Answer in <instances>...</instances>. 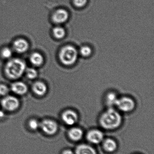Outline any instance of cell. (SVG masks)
I'll list each match as a JSON object with an SVG mask.
<instances>
[{
    "instance_id": "cell-1",
    "label": "cell",
    "mask_w": 154,
    "mask_h": 154,
    "mask_svg": "<svg viewBox=\"0 0 154 154\" xmlns=\"http://www.w3.org/2000/svg\"><path fill=\"white\" fill-rule=\"evenodd\" d=\"M26 68L24 60L19 58H12L8 60L5 64L4 71L9 79L16 80L23 75Z\"/></svg>"
},
{
    "instance_id": "cell-2",
    "label": "cell",
    "mask_w": 154,
    "mask_h": 154,
    "mask_svg": "<svg viewBox=\"0 0 154 154\" xmlns=\"http://www.w3.org/2000/svg\"><path fill=\"white\" fill-rule=\"evenodd\" d=\"M122 122L121 115L112 108L103 113L99 119L100 125L107 130H114L118 128L121 125Z\"/></svg>"
},
{
    "instance_id": "cell-3",
    "label": "cell",
    "mask_w": 154,
    "mask_h": 154,
    "mask_svg": "<svg viewBox=\"0 0 154 154\" xmlns=\"http://www.w3.org/2000/svg\"><path fill=\"white\" fill-rule=\"evenodd\" d=\"M59 57L61 62L66 66L74 65L78 58V51L76 48L71 46H66L60 51Z\"/></svg>"
},
{
    "instance_id": "cell-4",
    "label": "cell",
    "mask_w": 154,
    "mask_h": 154,
    "mask_svg": "<svg viewBox=\"0 0 154 154\" xmlns=\"http://www.w3.org/2000/svg\"><path fill=\"white\" fill-rule=\"evenodd\" d=\"M1 104L4 109L9 112H12L19 107L20 102L15 96L8 95L4 97L1 100Z\"/></svg>"
},
{
    "instance_id": "cell-5",
    "label": "cell",
    "mask_w": 154,
    "mask_h": 154,
    "mask_svg": "<svg viewBox=\"0 0 154 154\" xmlns=\"http://www.w3.org/2000/svg\"><path fill=\"white\" fill-rule=\"evenodd\" d=\"M39 129L45 134L52 136L57 133L58 126V124L54 120L44 119L40 122Z\"/></svg>"
},
{
    "instance_id": "cell-6",
    "label": "cell",
    "mask_w": 154,
    "mask_h": 154,
    "mask_svg": "<svg viewBox=\"0 0 154 154\" xmlns=\"http://www.w3.org/2000/svg\"><path fill=\"white\" fill-rule=\"evenodd\" d=\"M116 106L123 112H129L134 110L135 107V103L131 98L123 97L118 99Z\"/></svg>"
},
{
    "instance_id": "cell-7",
    "label": "cell",
    "mask_w": 154,
    "mask_h": 154,
    "mask_svg": "<svg viewBox=\"0 0 154 154\" xmlns=\"http://www.w3.org/2000/svg\"><path fill=\"white\" fill-rule=\"evenodd\" d=\"M69 16L68 12L67 10L64 9H58L52 14V20L56 24H62L68 20Z\"/></svg>"
},
{
    "instance_id": "cell-8",
    "label": "cell",
    "mask_w": 154,
    "mask_h": 154,
    "mask_svg": "<svg viewBox=\"0 0 154 154\" xmlns=\"http://www.w3.org/2000/svg\"><path fill=\"white\" fill-rule=\"evenodd\" d=\"M61 118L65 124L68 125L72 126L77 122L78 116L76 112L68 109L62 113Z\"/></svg>"
},
{
    "instance_id": "cell-9",
    "label": "cell",
    "mask_w": 154,
    "mask_h": 154,
    "mask_svg": "<svg viewBox=\"0 0 154 154\" xmlns=\"http://www.w3.org/2000/svg\"><path fill=\"white\" fill-rule=\"evenodd\" d=\"M86 137L90 143L94 144H98L103 141L104 134L100 130L93 129L88 132Z\"/></svg>"
},
{
    "instance_id": "cell-10",
    "label": "cell",
    "mask_w": 154,
    "mask_h": 154,
    "mask_svg": "<svg viewBox=\"0 0 154 154\" xmlns=\"http://www.w3.org/2000/svg\"><path fill=\"white\" fill-rule=\"evenodd\" d=\"M29 42L24 38L17 39L13 43V50L20 54L26 52L29 49Z\"/></svg>"
},
{
    "instance_id": "cell-11",
    "label": "cell",
    "mask_w": 154,
    "mask_h": 154,
    "mask_svg": "<svg viewBox=\"0 0 154 154\" xmlns=\"http://www.w3.org/2000/svg\"><path fill=\"white\" fill-rule=\"evenodd\" d=\"M10 90L16 95L23 96L28 92V88L24 82L16 81L12 83Z\"/></svg>"
},
{
    "instance_id": "cell-12",
    "label": "cell",
    "mask_w": 154,
    "mask_h": 154,
    "mask_svg": "<svg viewBox=\"0 0 154 154\" xmlns=\"http://www.w3.org/2000/svg\"><path fill=\"white\" fill-rule=\"evenodd\" d=\"M33 91L37 96H43L46 94L48 90L47 85L44 82L37 81L34 82L32 85Z\"/></svg>"
},
{
    "instance_id": "cell-13",
    "label": "cell",
    "mask_w": 154,
    "mask_h": 154,
    "mask_svg": "<svg viewBox=\"0 0 154 154\" xmlns=\"http://www.w3.org/2000/svg\"><path fill=\"white\" fill-rule=\"evenodd\" d=\"M29 60L31 64L35 67L40 66L44 62L43 56L41 53L38 52L32 53L30 56Z\"/></svg>"
},
{
    "instance_id": "cell-14",
    "label": "cell",
    "mask_w": 154,
    "mask_h": 154,
    "mask_svg": "<svg viewBox=\"0 0 154 154\" xmlns=\"http://www.w3.org/2000/svg\"><path fill=\"white\" fill-rule=\"evenodd\" d=\"M68 135L72 141L77 142L81 140L83 137V132L80 128L74 127L69 130Z\"/></svg>"
},
{
    "instance_id": "cell-15",
    "label": "cell",
    "mask_w": 154,
    "mask_h": 154,
    "mask_svg": "<svg viewBox=\"0 0 154 154\" xmlns=\"http://www.w3.org/2000/svg\"><path fill=\"white\" fill-rule=\"evenodd\" d=\"M76 154H97L95 149L87 144H80L77 146Z\"/></svg>"
},
{
    "instance_id": "cell-16",
    "label": "cell",
    "mask_w": 154,
    "mask_h": 154,
    "mask_svg": "<svg viewBox=\"0 0 154 154\" xmlns=\"http://www.w3.org/2000/svg\"><path fill=\"white\" fill-rule=\"evenodd\" d=\"M103 147L106 152L112 153L116 150L117 148V144L113 139L107 138L103 141Z\"/></svg>"
},
{
    "instance_id": "cell-17",
    "label": "cell",
    "mask_w": 154,
    "mask_h": 154,
    "mask_svg": "<svg viewBox=\"0 0 154 154\" xmlns=\"http://www.w3.org/2000/svg\"><path fill=\"white\" fill-rule=\"evenodd\" d=\"M118 97L114 92H109L106 95L105 98L107 105L110 108L116 106L117 102L118 100Z\"/></svg>"
},
{
    "instance_id": "cell-18",
    "label": "cell",
    "mask_w": 154,
    "mask_h": 154,
    "mask_svg": "<svg viewBox=\"0 0 154 154\" xmlns=\"http://www.w3.org/2000/svg\"><path fill=\"white\" fill-rule=\"evenodd\" d=\"M52 34L56 38L60 39L65 37L66 31L61 26H57L52 29Z\"/></svg>"
},
{
    "instance_id": "cell-19",
    "label": "cell",
    "mask_w": 154,
    "mask_h": 154,
    "mask_svg": "<svg viewBox=\"0 0 154 154\" xmlns=\"http://www.w3.org/2000/svg\"><path fill=\"white\" fill-rule=\"evenodd\" d=\"M1 56L3 59L8 60L12 58L13 55V50L9 47H5L1 51Z\"/></svg>"
},
{
    "instance_id": "cell-20",
    "label": "cell",
    "mask_w": 154,
    "mask_h": 154,
    "mask_svg": "<svg viewBox=\"0 0 154 154\" xmlns=\"http://www.w3.org/2000/svg\"><path fill=\"white\" fill-rule=\"evenodd\" d=\"M24 73L27 78L31 80L36 79L38 76V71L34 68L30 67L26 68Z\"/></svg>"
},
{
    "instance_id": "cell-21",
    "label": "cell",
    "mask_w": 154,
    "mask_h": 154,
    "mask_svg": "<svg viewBox=\"0 0 154 154\" xmlns=\"http://www.w3.org/2000/svg\"><path fill=\"white\" fill-rule=\"evenodd\" d=\"M40 122L35 119H32L28 122V125L32 131H36L39 129Z\"/></svg>"
},
{
    "instance_id": "cell-22",
    "label": "cell",
    "mask_w": 154,
    "mask_h": 154,
    "mask_svg": "<svg viewBox=\"0 0 154 154\" xmlns=\"http://www.w3.org/2000/svg\"><path fill=\"white\" fill-rule=\"evenodd\" d=\"M92 52V49L89 46H83L80 50V55L84 57H88L90 56Z\"/></svg>"
},
{
    "instance_id": "cell-23",
    "label": "cell",
    "mask_w": 154,
    "mask_h": 154,
    "mask_svg": "<svg viewBox=\"0 0 154 154\" xmlns=\"http://www.w3.org/2000/svg\"><path fill=\"white\" fill-rule=\"evenodd\" d=\"M10 88L5 84H0V96L5 97L9 94L10 91Z\"/></svg>"
},
{
    "instance_id": "cell-24",
    "label": "cell",
    "mask_w": 154,
    "mask_h": 154,
    "mask_svg": "<svg viewBox=\"0 0 154 154\" xmlns=\"http://www.w3.org/2000/svg\"><path fill=\"white\" fill-rule=\"evenodd\" d=\"M88 0H73V3L76 7L81 8L86 4Z\"/></svg>"
},
{
    "instance_id": "cell-25",
    "label": "cell",
    "mask_w": 154,
    "mask_h": 154,
    "mask_svg": "<svg viewBox=\"0 0 154 154\" xmlns=\"http://www.w3.org/2000/svg\"><path fill=\"white\" fill-rule=\"evenodd\" d=\"M62 154H75L72 151L70 150H66L62 152Z\"/></svg>"
},
{
    "instance_id": "cell-26",
    "label": "cell",
    "mask_w": 154,
    "mask_h": 154,
    "mask_svg": "<svg viewBox=\"0 0 154 154\" xmlns=\"http://www.w3.org/2000/svg\"><path fill=\"white\" fill-rule=\"evenodd\" d=\"M4 116V113L2 110H0V117H3Z\"/></svg>"
}]
</instances>
